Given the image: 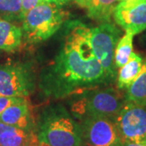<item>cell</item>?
I'll return each mask as SVG.
<instances>
[{
  "label": "cell",
  "instance_id": "1",
  "mask_svg": "<svg viewBox=\"0 0 146 146\" xmlns=\"http://www.w3.org/2000/svg\"><path fill=\"white\" fill-rule=\"evenodd\" d=\"M63 42L54 61L42 72L40 88L54 98L75 96L113 81L94 54L90 28L80 21L66 25Z\"/></svg>",
  "mask_w": 146,
  "mask_h": 146
},
{
  "label": "cell",
  "instance_id": "2",
  "mask_svg": "<svg viewBox=\"0 0 146 146\" xmlns=\"http://www.w3.org/2000/svg\"><path fill=\"white\" fill-rule=\"evenodd\" d=\"M36 127L41 146H84L80 123L61 105L43 110Z\"/></svg>",
  "mask_w": 146,
  "mask_h": 146
},
{
  "label": "cell",
  "instance_id": "3",
  "mask_svg": "<svg viewBox=\"0 0 146 146\" xmlns=\"http://www.w3.org/2000/svg\"><path fill=\"white\" fill-rule=\"evenodd\" d=\"M113 87L97 88L76 94L71 104L74 117L102 116L114 120L125 104V94Z\"/></svg>",
  "mask_w": 146,
  "mask_h": 146
},
{
  "label": "cell",
  "instance_id": "4",
  "mask_svg": "<svg viewBox=\"0 0 146 146\" xmlns=\"http://www.w3.org/2000/svg\"><path fill=\"white\" fill-rule=\"evenodd\" d=\"M68 16V12L60 6L42 2L25 15L23 36L29 43L44 42L61 28Z\"/></svg>",
  "mask_w": 146,
  "mask_h": 146
},
{
  "label": "cell",
  "instance_id": "5",
  "mask_svg": "<svg viewBox=\"0 0 146 146\" xmlns=\"http://www.w3.org/2000/svg\"><path fill=\"white\" fill-rule=\"evenodd\" d=\"M121 31L111 22L102 23L90 29V42L94 54L106 73L113 81L117 77L115 50Z\"/></svg>",
  "mask_w": 146,
  "mask_h": 146
},
{
  "label": "cell",
  "instance_id": "6",
  "mask_svg": "<svg viewBox=\"0 0 146 146\" xmlns=\"http://www.w3.org/2000/svg\"><path fill=\"white\" fill-rule=\"evenodd\" d=\"M114 122L123 142L146 145V106L126 102Z\"/></svg>",
  "mask_w": 146,
  "mask_h": 146
},
{
  "label": "cell",
  "instance_id": "7",
  "mask_svg": "<svg viewBox=\"0 0 146 146\" xmlns=\"http://www.w3.org/2000/svg\"><path fill=\"white\" fill-rule=\"evenodd\" d=\"M80 121L84 146L122 145L123 141L113 119L102 116H91Z\"/></svg>",
  "mask_w": 146,
  "mask_h": 146
},
{
  "label": "cell",
  "instance_id": "8",
  "mask_svg": "<svg viewBox=\"0 0 146 146\" xmlns=\"http://www.w3.org/2000/svg\"><path fill=\"white\" fill-rule=\"evenodd\" d=\"M34 88L29 67L18 63L0 65V96L26 98Z\"/></svg>",
  "mask_w": 146,
  "mask_h": 146
},
{
  "label": "cell",
  "instance_id": "9",
  "mask_svg": "<svg viewBox=\"0 0 146 146\" xmlns=\"http://www.w3.org/2000/svg\"><path fill=\"white\" fill-rule=\"evenodd\" d=\"M117 25L134 35L146 29V0L134 5L118 3L114 11Z\"/></svg>",
  "mask_w": 146,
  "mask_h": 146
},
{
  "label": "cell",
  "instance_id": "10",
  "mask_svg": "<svg viewBox=\"0 0 146 146\" xmlns=\"http://www.w3.org/2000/svg\"><path fill=\"white\" fill-rule=\"evenodd\" d=\"M0 121L11 127L34 131V120L26 98L7 107L0 115Z\"/></svg>",
  "mask_w": 146,
  "mask_h": 146
},
{
  "label": "cell",
  "instance_id": "11",
  "mask_svg": "<svg viewBox=\"0 0 146 146\" xmlns=\"http://www.w3.org/2000/svg\"><path fill=\"white\" fill-rule=\"evenodd\" d=\"M144 59L136 53L131 54L129 60L119 68L117 74V88L127 89L140 75Z\"/></svg>",
  "mask_w": 146,
  "mask_h": 146
},
{
  "label": "cell",
  "instance_id": "12",
  "mask_svg": "<svg viewBox=\"0 0 146 146\" xmlns=\"http://www.w3.org/2000/svg\"><path fill=\"white\" fill-rule=\"evenodd\" d=\"M22 38V29L0 17V50H15L21 46Z\"/></svg>",
  "mask_w": 146,
  "mask_h": 146
},
{
  "label": "cell",
  "instance_id": "13",
  "mask_svg": "<svg viewBox=\"0 0 146 146\" xmlns=\"http://www.w3.org/2000/svg\"><path fill=\"white\" fill-rule=\"evenodd\" d=\"M40 145L34 131L25 130L15 127L3 131L0 135L1 146H26Z\"/></svg>",
  "mask_w": 146,
  "mask_h": 146
},
{
  "label": "cell",
  "instance_id": "14",
  "mask_svg": "<svg viewBox=\"0 0 146 146\" xmlns=\"http://www.w3.org/2000/svg\"><path fill=\"white\" fill-rule=\"evenodd\" d=\"M126 102L146 106V58L138 77L126 89Z\"/></svg>",
  "mask_w": 146,
  "mask_h": 146
},
{
  "label": "cell",
  "instance_id": "15",
  "mask_svg": "<svg viewBox=\"0 0 146 146\" xmlns=\"http://www.w3.org/2000/svg\"><path fill=\"white\" fill-rule=\"evenodd\" d=\"M119 0H93L88 9V16L98 22H111L116 6Z\"/></svg>",
  "mask_w": 146,
  "mask_h": 146
},
{
  "label": "cell",
  "instance_id": "16",
  "mask_svg": "<svg viewBox=\"0 0 146 146\" xmlns=\"http://www.w3.org/2000/svg\"><path fill=\"white\" fill-rule=\"evenodd\" d=\"M133 36L134 34L126 31L125 34L119 38L115 50V65L116 68L123 67L128 60L131 54L133 52Z\"/></svg>",
  "mask_w": 146,
  "mask_h": 146
},
{
  "label": "cell",
  "instance_id": "17",
  "mask_svg": "<svg viewBox=\"0 0 146 146\" xmlns=\"http://www.w3.org/2000/svg\"><path fill=\"white\" fill-rule=\"evenodd\" d=\"M0 17L13 24L22 23L25 16L21 0H0Z\"/></svg>",
  "mask_w": 146,
  "mask_h": 146
},
{
  "label": "cell",
  "instance_id": "18",
  "mask_svg": "<svg viewBox=\"0 0 146 146\" xmlns=\"http://www.w3.org/2000/svg\"><path fill=\"white\" fill-rule=\"evenodd\" d=\"M25 99V98H21V97L0 96V115L10 106L17 103V102H22Z\"/></svg>",
  "mask_w": 146,
  "mask_h": 146
},
{
  "label": "cell",
  "instance_id": "19",
  "mask_svg": "<svg viewBox=\"0 0 146 146\" xmlns=\"http://www.w3.org/2000/svg\"><path fill=\"white\" fill-rule=\"evenodd\" d=\"M41 3H42V0H21L22 11H23L24 16L29 11L33 9V7H35Z\"/></svg>",
  "mask_w": 146,
  "mask_h": 146
},
{
  "label": "cell",
  "instance_id": "20",
  "mask_svg": "<svg viewBox=\"0 0 146 146\" xmlns=\"http://www.w3.org/2000/svg\"><path fill=\"white\" fill-rule=\"evenodd\" d=\"M75 2L78 4L80 7L85 8V9H89L90 6L92 4L93 0H75Z\"/></svg>",
  "mask_w": 146,
  "mask_h": 146
},
{
  "label": "cell",
  "instance_id": "21",
  "mask_svg": "<svg viewBox=\"0 0 146 146\" xmlns=\"http://www.w3.org/2000/svg\"><path fill=\"white\" fill-rule=\"evenodd\" d=\"M70 0H42V2H45V3H54L58 6H63L66 3H68Z\"/></svg>",
  "mask_w": 146,
  "mask_h": 146
},
{
  "label": "cell",
  "instance_id": "22",
  "mask_svg": "<svg viewBox=\"0 0 146 146\" xmlns=\"http://www.w3.org/2000/svg\"><path fill=\"white\" fill-rule=\"evenodd\" d=\"M145 0H119V3H121L123 5H134L140 3Z\"/></svg>",
  "mask_w": 146,
  "mask_h": 146
},
{
  "label": "cell",
  "instance_id": "23",
  "mask_svg": "<svg viewBox=\"0 0 146 146\" xmlns=\"http://www.w3.org/2000/svg\"><path fill=\"white\" fill-rule=\"evenodd\" d=\"M11 127V126L7 125V124H6L4 123H2V122L0 121V135H1L3 131H5L6 130L9 129Z\"/></svg>",
  "mask_w": 146,
  "mask_h": 146
},
{
  "label": "cell",
  "instance_id": "24",
  "mask_svg": "<svg viewBox=\"0 0 146 146\" xmlns=\"http://www.w3.org/2000/svg\"><path fill=\"white\" fill-rule=\"evenodd\" d=\"M121 146H146L145 145H141V144H137V143H132V142H123Z\"/></svg>",
  "mask_w": 146,
  "mask_h": 146
},
{
  "label": "cell",
  "instance_id": "25",
  "mask_svg": "<svg viewBox=\"0 0 146 146\" xmlns=\"http://www.w3.org/2000/svg\"><path fill=\"white\" fill-rule=\"evenodd\" d=\"M26 146H41L40 145H26Z\"/></svg>",
  "mask_w": 146,
  "mask_h": 146
},
{
  "label": "cell",
  "instance_id": "26",
  "mask_svg": "<svg viewBox=\"0 0 146 146\" xmlns=\"http://www.w3.org/2000/svg\"><path fill=\"white\" fill-rule=\"evenodd\" d=\"M0 146H1V145H0Z\"/></svg>",
  "mask_w": 146,
  "mask_h": 146
}]
</instances>
